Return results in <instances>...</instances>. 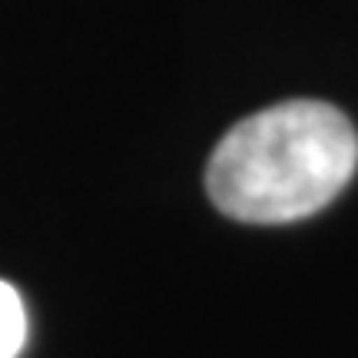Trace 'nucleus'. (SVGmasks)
I'll return each instance as SVG.
<instances>
[{
  "label": "nucleus",
  "instance_id": "1",
  "mask_svg": "<svg viewBox=\"0 0 358 358\" xmlns=\"http://www.w3.org/2000/svg\"><path fill=\"white\" fill-rule=\"evenodd\" d=\"M358 169V133L338 106L285 100L245 116L219 140L206 192L219 213L282 226L319 213Z\"/></svg>",
  "mask_w": 358,
  "mask_h": 358
},
{
  "label": "nucleus",
  "instance_id": "2",
  "mask_svg": "<svg viewBox=\"0 0 358 358\" xmlns=\"http://www.w3.org/2000/svg\"><path fill=\"white\" fill-rule=\"evenodd\" d=\"M27 342V308L20 292L0 279V358H17Z\"/></svg>",
  "mask_w": 358,
  "mask_h": 358
}]
</instances>
